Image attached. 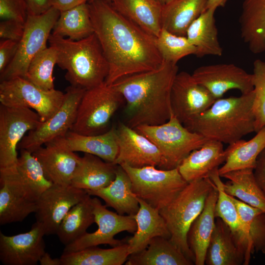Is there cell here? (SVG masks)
I'll list each match as a JSON object with an SVG mask.
<instances>
[{
    "mask_svg": "<svg viewBox=\"0 0 265 265\" xmlns=\"http://www.w3.org/2000/svg\"><path fill=\"white\" fill-rule=\"evenodd\" d=\"M253 174L258 185L265 196V148L257 158Z\"/></svg>",
    "mask_w": 265,
    "mask_h": 265,
    "instance_id": "cell-47",
    "label": "cell"
},
{
    "mask_svg": "<svg viewBox=\"0 0 265 265\" xmlns=\"http://www.w3.org/2000/svg\"><path fill=\"white\" fill-rule=\"evenodd\" d=\"M41 122L33 109L0 105V170L14 169L18 157L17 149L27 132Z\"/></svg>",
    "mask_w": 265,
    "mask_h": 265,
    "instance_id": "cell-11",
    "label": "cell"
},
{
    "mask_svg": "<svg viewBox=\"0 0 265 265\" xmlns=\"http://www.w3.org/2000/svg\"><path fill=\"white\" fill-rule=\"evenodd\" d=\"M135 129L158 147L162 157L159 168L164 170L178 168L191 152L200 148L208 140L189 131L173 114L163 124L140 125Z\"/></svg>",
    "mask_w": 265,
    "mask_h": 265,
    "instance_id": "cell-6",
    "label": "cell"
},
{
    "mask_svg": "<svg viewBox=\"0 0 265 265\" xmlns=\"http://www.w3.org/2000/svg\"><path fill=\"white\" fill-rule=\"evenodd\" d=\"M86 190L70 186L53 184L36 201V222L45 235L56 234L63 218L69 210L87 194Z\"/></svg>",
    "mask_w": 265,
    "mask_h": 265,
    "instance_id": "cell-14",
    "label": "cell"
},
{
    "mask_svg": "<svg viewBox=\"0 0 265 265\" xmlns=\"http://www.w3.org/2000/svg\"><path fill=\"white\" fill-rule=\"evenodd\" d=\"M42 226L36 221L26 233L6 236L0 232V261L4 265H35L46 252Z\"/></svg>",
    "mask_w": 265,
    "mask_h": 265,
    "instance_id": "cell-17",
    "label": "cell"
},
{
    "mask_svg": "<svg viewBox=\"0 0 265 265\" xmlns=\"http://www.w3.org/2000/svg\"><path fill=\"white\" fill-rule=\"evenodd\" d=\"M27 16L26 0H0V17L26 23Z\"/></svg>",
    "mask_w": 265,
    "mask_h": 265,
    "instance_id": "cell-44",
    "label": "cell"
},
{
    "mask_svg": "<svg viewBox=\"0 0 265 265\" xmlns=\"http://www.w3.org/2000/svg\"><path fill=\"white\" fill-rule=\"evenodd\" d=\"M216 9H206L188 27L186 37L196 49L195 55L221 56L223 49L218 38L214 13Z\"/></svg>",
    "mask_w": 265,
    "mask_h": 265,
    "instance_id": "cell-30",
    "label": "cell"
},
{
    "mask_svg": "<svg viewBox=\"0 0 265 265\" xmlns=\"http://www.w3.org/2000/svg\"><path fill=\"white\" fill-rule=\"evenodd\" d=\"M19 42L11 40L2 39L0 42V74L14 57Z\"/></svg>",
    "mask_w": 265,
    "mask_h": 265,
    "instance_id": "cell-46",
    "label": "cell"
},
{
    "mask_svg": "<svg viewBox=\"0 0 265 265\" xmlns=\"http://www.w3.org/2000/svg\"><path fill=\"white\" fill-rule=\"evenodd\" d=\"M27 15H39L52 7L51 0H26Z\"/></svg>",
    "mask_w": 265,
    "mask_h": 265,
    "instance_id": "cell-48",
    "label": "cell"
},
{
    "mask_svg": "<svg viewBox=\"0 0 265 265\" xmlns=\"http://www.w3.org/2000/svg\"><path fill=\"white\" fill-rule=\"evenodd\" d=\"M155 0V1H156L157 2H159V3L162 4L163 5L164 4V1H163V0Z\"/></svg>",
    "mask_w": 265,
    "mask_h": 265,
    "instance_id": "cell-52",
    "label": "cell"
},
{
    "mask_svg": "<svg viewBox=\"0 0 265 265\" xmlns=\"http://www.w3.org/2000/svg\"><path fill=\"white\" fill-rule=\"evenodd\" d=\"M64 98V93L62 91L55 89L43 90L25 78L0 81V104L31 108L38 114L42 122L58 110Z\"/></svg>",
    "mask_w": 265,
    "mask_h": 265,
    "instance_id": "cell-10",
    "label": "cell"
},
{
    "mask_svg": "<svg viewBox=\"0 0 265 265\" xmlns=\"http://www.w3.org/2000/svg\"><path fill=\"white\" fill-rule=\"evenodd\" d=\"M120 165L129 176L136 196L159 210L172 202L188 184L178 168L164 170L152 165L140 168Z\"/></svg>",
    "mask_w": 265,
    "mask_h": 265,
    "instance_id": "cell-7",
    "label": "cell"
},
{
    "mask_svg": "<svg viewBox=\"0 0 265 265\" xmlns=\"http://www.w3.org/2000/svg\"><path fill=\"white\" fill-rule=\"evenodd\" d=\"M208 0H173L163 5L162 28L176 35L186 36L191 24L205 10Z\"/></svg>",
    "mask_w": 265,
    "mask_h": 265,
    "instance_id": "cell-34",
    "label": "cell"
},
{
    "mask_svg": "<svg viewBox=\"0 0 265 265\" xmlns=\"http://www.w3.org/2000/svg\"><path fill=\"white\" fill-rule=\"evenodd\" d=\"M85 90L72 85L68 87L58 110L46 121H41L35 129L28 132L18 148L33 153L43 144L65 136L75 121L79 104Z\"/></svg>",
    "mask_w": 265,
    "mask_h": 265,
    "instance_id": "cell-13",
    "label": "cell"
},
{
    "mask_svg": "<svg viewBox=\"0 0 265 265\" xmlns=\"http://www.w3.org/2000/svg\"><path fill=\"white\" fill-rule=\"evenodd\" d=\"M218 169L214 170L209 178L215 186L218 197L215 207V217L221 219L230 229L234 238L245 255L244 265L249 264L254 252L248 229L242 220L237 207L223 188Z\"/></svg>",
    "mask_w": 265,
    "mask_h": 265,
    "instance_id": "cell-21",
    "label": "cell"
},
{
    "mask_svg": "<svg viewBox=\"0 0 265 265\" xmlns=\"http://www.w3.org/2000/svg\"><path fill=\"white\" fill-rule=\"evenodd\" d=\"M130 256L127 242L108 249L91 246L70 253H63L62 265H122Z\"/></svg>",
    "mask_w": 265,
    "mask_h": 265,
    "instance_id": "cell-37",
    "label": "cell"
},
{
    "mask_svg": "<svg viewBox=\"0 0 265 265\" xmlns=\"http://www.w3.org/2000/svg\"><path fill=\"white\" fill-rule=\"evenodd\" d=\"M215 100L192 74L181 71L176 75L171 89V106L172 114L183 124L209 108Z\"/></svg>",
    "mask_w": 265,
    "mask_h": 265,
    "instance_id": "cell-15",
    "label": "cell"
},
{
    "mask_svg": "<svg viewBox=\"0 0 265 265\" xmlns=\"http://www.w3.org/2000/svg\"><path fill=\"white\" fill-rule=\"evenodd\" d=\"M213 187L209 178L188 183L172 202L159 210L170 232L169 240L193 263L194 257L188 244L187 234Z\"/></svg>",
    "mask_w": 265,
    "mask_h": 265,
    "instance_id": "cell-5",
    "label": "cell"
},
{
    "mask_svg": "<svg viewBox=\"0 0 265 265\" xmlns=\"http://www.w3.org/2000/svg\"><path fill=\"white\" fill-rule=\"evenodd\" d=\"M248 141L240 139L225 149L226 159L223 166L218 168L219 175L233 171L253 169L257 159L265 148V126Z\"/></svg>",
    "mask_w": 265,
    "mask_h": 265,
    "instance_id": "cell-32",
    "label": "cell"
},
{
    "mask_svg": "<svg viewBox=\"0 0 265 265\" xmlns=\"http://www.w3.org/2000/svg\"><path fill=\"white\" fill-rule=\"evenodd\" d=\"M217 197L218 191L214 184L203 211L192 223L187 234L188 244L194 255L196 265L205 264L207 248L215 226Z\"/></svg>",
    "mask_w": 265,
    "mask_h": 265,
    "instance_id": "cell-24",
    "label": "cell"
},
{
    "mask_svg": "<svg viewBox=\"0 0 265 265\" xmlns=\"http://www.w3.org/2000/svg\"><path fill=\"white\" fill-rule=\"evenodd\" d=\"M116 132L118 153L114 164H126L135 168L150 165L160 167L161 153L148 138L122 123H119Z\"/></svg>",
    "mask_w": 265,
    "mask_h": 265,
    "instance_id": "cell-19",
    "label": "cell"
},
{
    "mask_svg": "<svg viewBox=\"0 0 265 265\" xmlns=\"http://www.w3.org/2000/svg\"><path fill=\"white\" fill-rule=\"evenodd\" d=\"M229 196L248 229L254 251L265 254V213Z\"/></svg>",
    "mask_w": 265,
    "mask_h": 265,
    "instance_id": "cell-41",
    "label": "cell"
},
{
    "mask_svg": "<svg viewBox=\"0 0 265 265\" xmlns=\"http://www.w3.org/2000/svg\"><path fill=\"white\" fill-rule=\"evenodd\" d=\"M25 23L14 20H3L0 23V37L19 42L24 32Z\"/></svg>",
    "mask_w": 265,
    "mask_h": 265,
    "instance_id": "cell-45",
    "label": "cell"
},
{
    "mask_svg": "<svg viewBox=\"0 0 265 265\" xmlns=\"http://www.w3.org/2000/svg\"><path fill=\"white\" fill-rule=\"evenodd\" d=\"M32 154L40 162L46 178L53 184L71 185L81 157L69 149L65 136L52 140Z\"/></svg>",
    "mask_w": 265,
    "mask_h": 265,
    "instance_id": "cell-20",
    "label": "cell"
},
{
    "mask_svg": "<svg viewBox=\"0 0 265 265\" xmlns=\"http://www.w3.org/2000/svg\"><path fill=\"white\" fill-rule=\"evenodd\" d=\"M0 184V225L22 221L35 212L36 202L6 183Z\"/></svg>",
    "mask_w": 265,
    "mask_h": 265,
    "instance_id": "cell-39",
    "label": "cell"
},
{
    "mask_svg": "<svg viewBox=\"0 0 265 265\" xmlns=\"http://www.w3.org/2000/svg\"><path fill=\"white\" fill-rule=\"evenodd\" d=\"M39 263L41 265H62L59 258H52L46 252L43 255Z\"/></svg>",
    "mask_w": 265,
    "mask_h": 265,
    "instance_id": "cell-50",
    "label": "cell"
},
{
    "mask_svg": "<svg viewBox=\"0 0 265 265\" xmlns=\"http://www.w3.org/2000/svg\"><path fill=\"white\" fill-rule=\"evenodd\" d=\"M65 139L69 149L96 156L104 160L114 163L118 153L116 128L112 127L101 134L85 135L68 132Z\"/></svg>",
    "mask_w": 265,
    "mask_h": 265,
    "instance_id": "cell-31",
    "label": "cell"
},
{
    "mask_svg": "<svg viewBox=\"0 0 265 265\" xmlns=\"http://www.w3.org/2000/svg\"><path fill=\"white\" fill-rule=\"evenodd\" d=\"M245 255L226 223L216 217L205 258L207 265H240Z\"/></svg>",
    "mask_w": 265,
    "mask_h": 265,
    "instance_id": "cell-27",
    "label": "cell"
},
{
    "mask_svg": "<svg viewBox=\"0 0 265 265\" xmlns=\"http://www.w3.org/2000/svg\"><path fill=\"white\" fill-rule=\"evenodd\" d=\"M89 0H51L52 6L60 12L65 11L84 3Z\"/></svg>",
    "mask_w": 265,
    "mask_h": 265,
    "instance_id": "cell-49",
    "label": "cell"
},
{
    "mask_svg": "<svg viewBox=\"0 0 265 265\" xmlns=\"http://www.w3.org/2000/svg\"><path fill=\"white\" fill-rule=\"evenodd\" d=\"M90 196L87 194L74 205L61 222L56 234L65 246L82 236L89 227L95 223Z\"/></svg>",
    "mask_w": 265,
    "mask_h": 265,
    "instance_id": "cell-36",
    "label": "cell"
},
{
    "mask_svg": "<svg viewBox=\"0 0 265 265\" xmlns=\"http://www.w3.org/2000/svg\"><path fill=\"white\" fill-rule=\"evenodd\" d=\"M178 73L177 63L164 61L157 69L126 76L111 85L126 102L127 125L133 129L158 125L170 119L171 89Z\"/></svg>",
    "mask_w": 265,
    "mask_h": 265,
    "instance_id": "cell-2",
    "label": "cell"
},
{
    "mask_svg": "<svg viewBox=\"0 0 265 265\" xmlns=\"http://www.w3.org/2000/svg\"><path fill=\"white\" fill-rule=\"evenodd\" d=\"M123 100L122 95L105 81L86 90L70 130L85 135L106 132L111 118Z\"/></svg>",
    "mask_w": 265,
    "mask_h": 265,
    "instance_id": "cell-8",
    "label": "cell"
},
{
    "mask_svg": "<svg viewBox=\"0 0 265 265\" xmlns=\"http://www.w3.org/2000/svg\"><path fill=\"white\" fill-rule=\"evenodd\" d=\"M240 35L254 54L265 52V0H244L239 17Z\"/></svg>",
    "mask_w": 265,
    "mask_h": 265,
    "instance_id": "cell-29",
    "label": "cell"
},
{
    "mask_svg": "<svg viewBox=\"0 0 265 265\" xmlns=\"http://www.w3.org/2000/svg\"><path fill=\"white\" fill-rule=\"evenodd\" d=\"M195 80L204 86L216 100L228 91L242 94L253 90L252 75L233 63H218L197 68L192 74Z\"/></svg>",
    "mask_w": 265,
    "mask_h": 265,
    "instance_id": "cell-16",
    "label": "cell"
},
{
    "mask_svg": "<svg viewBox=\"0 0 265 265\" xmlns=\"http://www.w3.org/2000/svg\"><path fill=\"white\" fill-rule=\"evenodd\" d=\"M139 208L134 215L136 230L127 240L130 255L145 249L151 240L157 237L170 239V234L159 210L137 197Z\"/></svg>",
    "mask_w": 265,
    "mask_h": 265,
    "instance_id": "cell-23",
    "label": "cell"
},
{
    "mask_svg": "<svg viewBox=\"0 0 265 265\" xmlns=\"http://www.w3.org/2000/svg\"><path fill=\"white\" fill-rule=\"evenodd\" d=\"M94 33L88 3L61 11L53 29L54 35L73 40L84 39Z\"/></svg>",
    "mask_w": 265,
    "mask_h": 265,
    "instance_id": "cell-38",
    "label": "cell"
},
{
    "mask_svg": "<svg viewBox=\"0 0 265 265\" xmlns=\"http://www.w3.org/2000/svg\"><path fill=\"white\" fill-rule=\"evenodd\" d=\"M88 4L94 33L109 65L107 85L162 64L156 37L123 16L111 2L95 0Z\"/></svg>",
    "mask_w": 265,
    "mask_h": 265,
    "instance_id": "cell-1",
    "label": "cell"
},
{
    "mask_svg": "<svg viewBox=\"0 0 265 265\" xmlns=\"http://www.w3.org/2000/svg\"><path fill=\"white\" fill-rule=\"evenodd\" d=\"M156 45L164 61L177 63L182 58L196 53V48L186 36L174 34L163 28L156 37Z\"/></svg>",
    "mask_w": 265,
    "mask_h": 265,
    "instance_id": "cell-42",
    "label": "cell"
},
{
    "mask_svg": "<svg viewBox=\"0 0 265 265\" xmlns=\"http://www.w3.org/2000/svg\"><path fill=\"white\" fill-rule=\"evenodd\" d=\"M113 7L144 30L157 37L162 29L163 4L154 0H112Z\"/></svg>",
    "mask_w": 265,
    "mask_h": 265,
    "instance_id": "cell-28",
    "label": "cell"
},
{
    "mask_svg": "<svg viewBox=\"0 0 265 265\" xmlns=\"http://www.w3.org/2000/svg\"><path fill=\"white\" fill-rule=\"evenodd\" d=\"M60 14L52 6L39 15H27L23 35L17 53L0 74V81L16 78L26 79L28 66L33 58L46 48L51 31Z\"/></svg>",
    "mask_w": 265,
    "mask_h": 265,
    "instance_id": "cell-9",
    "label": "cell"
},
{
    "mask_svg": "<svg viewBox=\"0 0 265 265\" xmlns=\"http://www.w3.org/2000/svg\"><path fill=\"white\" fill-rule=\"evenodd\" d=\"M86 191L91 196L102 199L107 207H112L120 214L134 215L139 208L131 179L120 165H117L115 178L110 184L98 190Z\"/></svg>",
    "mask_w": 265,
    "mask_h": 265,
    "instance_id": "cell-25",
    "label": "cell"
},
{
    "mask_svg": "<svg viewBox=\"0 0 265 265\" xmlns=\"http://www.w3.org/2000/svg\"><path fill=\"white\" fill-rule=\"evenodd\" d=\"M94 0H89L88 3L91 2L93 1ZM104 0L109 2H111L112 1V0Z\"/></svg>",
    "mask_w": 265,
    "mask_h": 265,
    "instance_id": "cell-54",
    "label": "cell"
},
{
    "mask_svg": "<svg viewBox=\"0 0 265 265\" xmlns=\"http://www.w3.org/2000/svg\"><path fill=\"white\" fill-rule=\"evenodd\" d=\"M95 223L98 229L93 233L86 232L82 236L65 246L63 253L78 251L84 248L101 244L115 247L127 242L128 238L116 239L114 236L122 232L134 233L136 223L134 215H122L106 209L97 197L92 198Z\"/></svg>",
    "mask_w": 265,
    "mask_h": 265,
    "instance_id": "cell-12",
    "label": "cell"
},
{
    "mask_svg": "<svg viewBox=\"0 0 265 265\" xmlns=\"http://www.w3.org/2000/svg\"><path fill=\"white\" fill-rule=\"evenodd\" d=\"M57 63V53L52 46L38 53L31 60L27 71L26 79L44 90L54 89L53 76Z\"/></svg>",
    "mask_w": 265,
    "mask_h": 265,
    "instance_id": "cell-40",
    "label": "cell"
},
{
    "mask_svg": "<svg viewBox=\"0 0 265 265\" xmlns=\"http://www.w3.org/2000/svg\"><path fill=\"white\" fill-rule=\"evenodd\" d=\"M252 75L254 93L253 110L257 132L265 126V61L256 59Z\"/></svg>",
    "mask_w": 265,
    "mask_h": 265,
    "instance_id": "cell-43",
    "label": "cell"
},
{
    "mask_svg": "<svg viewBox=\"0 0 265 265\" xmlns=\"http://www.w3.org/2000/svg\"><path fill=\"white\" fill-rule=\"evenodd\" d=\"M0 183L10 185L35 202L53 184L46 178L37 159L25 149H21L15 169L0 170Z\"/></svg>",
    "mask_w": 265,
    "mask_h": 265,
    "instance_id": "cell-18",
    "label": "cell"
},
{
    "mask_svg": "<svg viewBox=\"0 0 265 265\" xmlns=\"http://www.w3.org/2000/svg\"><path fill=\"white\" fill-rule=\"evenodd\" d=\"M220 177L228 180L223 183L227 194L265 213V196L256 181L253 169L233 171Z\"/></svg>",
    "mask_w": 265,
    "mask_h": 265,
    "instance_id": "cell-35",
    "label": "cell"
},
{
    "mask_svg": "<svg viewBox=\"0 0 265 265\" xmlns=\"http://www.w3.org/2000/svg\"><path fill=\"white\" fill-rule=\"evenodd\" d=\"M48 41L56 51V64L66 70L65 78L71 85L87 90L105 81L109 65L94 33L80 40L51 33Z\"/></svg>",
    "mask_w": 265,
    "mask_h": 265,
    "instance_id": "cell-4",
    "label": "cell"
},
{
    "mask_svg": "<svg viewBox=\"0 0 265 265\" xmlns=\"http://www.w3.org/2000/svg\"><path fill=\"white\" fill-rule=\"evenodd\" d=\"M164 1V4L169 3L171 1H172L173 0H163Z\"/></svg>",
    "mask_w": 265,
    "mask_h": 265,
    "instance_id": "cell-53",
    "label": "cell"
},
{
    "mask_svg": "<svg viewBox=\"0 0 265 265\" xmlns=\"http://www.w3.org/2000/svg\"><path fill=\"white\" fill-rule=\"evenodd\" d=\"M188 259L169 239L153 238L142 251L130 255L126 265H191Z\"/></svg>",
    "mask_w": 265,
    "mask_h": 265,
    "instance_id": "cell-33",
    "label": "cell"
},
{
    "mask_svg": "<svg viewBox=\"0 0 265 265\" xmlns=\"http://www.w3.org/2000/svg\"><path fill=\"white\" fill-rule=\"evenodd\" d=\"M225 159L223 143L208 140L200 148L191 152L178 168L182 176L188 183L209 178Z\"/></svg>",
    "mask_w": 265,
    "mask_h": 265,
    "instance_id": "cell-22",
    "label": "cell"
},
{
    "mask_svg": "<svg viewBox=\"0 0 265 265\" xmlns=\"http://www.w3.org/2000/svg\"><path fill=\"white\" fill-rule=\"evenodd\" d=\"M253 90L240 96L215 100L205 111L184 124L208 140L232 144L255 132Z\"/></svg>",
    "mask_w": 265,
    "mask_h": 265,
    "instance_id": "cell-3",
    "label": "cell"
},
{
    "mask_svg": "<svg viewBox=\"0 0 265 265\" xmlns=\"http://www.w3.org/2000/svg\"><path fill=\"white\" fill-rule=\"evenodd\" d=\"M117 166L96 156L84 153L75 172L71 186L86 191L105 187L115 179Z\"/></svg>",
    "mask_w": 265,
    "mask_h": 265,
    "instance_id": "cell-26",
    "label": "cell"
},
{
    "mask_svg": "<svg viewBox=\"0 0 265 265\" xmlns=\"http://www.w3.org/2000/svg\"><path fill=\"white\" fill-rule=\"evenodd\" d=\"M227 1L228 0H208L205 10L210 8L216 9L218 7H223Z\"/></svg>",
    "mask_w": 265,
    "mask_h": 265,
    "instance_id": "cell-51",
    "label": "cell"
}]
</instances>
